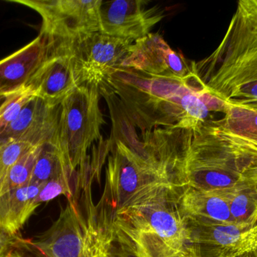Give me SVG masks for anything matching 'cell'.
<instances>
[{"label": "cell", "instance_id": "5bb4252c", "mask_svg": "<svg viewBox=\"0 0 257 257\" xmlns=\"http://www.w3.org/2000/svg\"><path fill=\"white\" fill-rule=\"evenodd\" d=\"M51 40L40 34L25 46L0 60V99L26 87L48 55Z\"/></svg>", "mask_w": 257, "mask_h": 257}, {"label": "cell", "instance_id": "3957f363", "mask_svg": "<svg viewBox=\"0 0 257 257\" xmlns=\"http://www.w3.org/2000/svg\"><path fill=\"white\" fill-rule=\"evenodd\" d=\"M183 187L166 184L119 213L111 223L114 242L136 257H184L187 254Z\"/></svg>", "mask_w": 257, "mask_h": 257}, {"label": "cell", "instance_id": "30bf717a", "mask_svg": "<svg viewBox=\"0 0 257 257\" xmlns=\"http://www.w3.org/2000/svg\"><path fill=\"white\" fill-rule=\"evenodd\" d=\"M99 16L100 33L134 42L149 34L165 15L145 0H115L102 1Z\"/></svg>", "mask_w": 257, "mask_h": 257}, {"label": "cell", "instance_id": "4316f807", "mask_svg": "<svg viewBox=\"0 0 257 257\" xmlns=\"http://www.w3.org/2000/svg\"><path fill=\"white\" fill-rule=\"evenodd\" d=\"M254 1H255V3H256V5L257 6V0H254Z\"/></svg>", "mask_w": 257, "mask_h": 257}, {"label": "cell", "instance_id": "603a6c76", "mask_svg": "<svg viewBox=\"0 0 257 257\" xmlns=\"http://www.w3.org/2000/svg\"><path fill=\"white\" fill-rule=\"evenodd\" d=\"M30 241L21 238L18 234H12L0 227V257H7L19 249H28Z\"/></svg>", "mask_w": 257, "mask_h": 257}, {"label": "cell", "instance_id": "52a82bcc", "mask_svg": "<svg viewBox=\"0 0 257 257\" xmlns=\"http://www.w3.org/2000/svg\"><path fill=\"white\" fill-rule=\"evenodd\" d=\"M36 11L42 19L41 33L48 39L72 42L100 32L102 0H9Z\"/></svg>", "mask_w": 257, "mask_h": 257}, {"label": "cell", "instance_id": "484cf974", "mask_svg": "<svg viewBox=\"0 0 257 257\" xmlns=\"http://www.w3.org/2000/svg\"><path fill=\"white\" fill-rule=\"evenodd\" d=\"M184 257H193V256H192L191 255L188 254V253H187V254L186 255V256Z\"/></svg>", "mask_w": 257, "mask_h": 257}, {"label": "cell", "instance_id": "e0dca14e", "mask_svg": "<svg viewBox=\"0 0 257 257\" xmlns=\"http://www.w3.org/2000/svg\"><path fill=\"white\" fill-rule=\"evenodd\" d=\"M67 172L71 170L66 166L60 149L54 142H48L41 146L30 183L44 185Z\"/></svg>", "mask_w": 257, "mask_h": 257}, {"label": "cell", "instance_id": "2e32d148", "mask_svg": "<svg viewBox=\"0 0 257 257\" xmlns=\"http://www.w3.org/2000/svg\"><path fill=\"white\" fill-rule=\"evenodd\" d=\"M42 186L30 183L0 196V227L18 234L39 206L37 199Z\"/></svg>", "mask_w": 257, "mask_h": 257}, {"label": "cell", "instance_id": "7a4b0ae2", "mask_svg": "<svg viewBox=\"0 0 257 257\" xmlns=\"http://www.w3.org/2000/svg\"><path fill=\"white\" fill-rule=\"evenodd\" d=\"M192 69L206 93L226 108L257 112V6L241 0L215 51Z\"/></svg>", "mask_w": 257, "mask_h": 257}, {"label": "cell", "instance_id": "cb8c5ba5", "mask_svg": "<svg viewBox=\"0 0 257 257\" xmlns=\"http://www.w3.org/2000/svg\"><path fill=\"white\" fill-rule=\"evenodd\" d=\"M112 249V248H111ZM105 257H136L134 255L128 253L126 250H123L121 248V250H119L117 252V250H110L108 254Z\"/></svg>", "mask_w": 257, "mask_h": 257}, {"label": "cell", "instance_id": "5b68a950", "mask_svg": "<svg viewBox=\"0 0 257 257\" xmlns=\"http://www.w3.org/2000/svg\"><path fill=\"white\" fill-rule=\"evenodd\" d=\"M85 217L73 196L54 224L36 241H30L42 257H105L112 248V236L99 224L96 206L88 201Z\"/></svg>", "mask_w": 257, "mask_h": 257}, {"label": "cell", "instance_id": "8992f818", "mask_svg": "<svg viewBox=\"0 0 257 257\" xmlns=\"http://www.w3.org/2000/svg\"><path fill=\"white\" fill-rule=\"evenodd\" d=\"M99 88L78 86L60 104L55 143L68 168L76 172L87 161V150L101 140L105 123L99 106Z\"/></svg>", "mask_w": 257, "mask_h": 257}, {"label": "cell", "instance_id": "9c48e42d", "mask_svg": "<svg viewBox=\"0 0 257 257\" xmlns=\"http://www.w3.org/2000/svg\"><path fill=\"white\" fill-rule=\"evenodd\" d=\"M133 42L98 32L69 42L74 73L78 86L103 84L123 67Z\"/></svg>", "mask_w": 257, "mask_h": 257}, {"label": "cell", "instance_id": "44dd1931", "mask_svg": "<svg viewBox=\"0 0 257 257\" xmlns=\"http://www.w3.org/2000/svg\"><path fill=\"white\" fill-rule=\"evenodd\" d=\"M33 147L34 146L22 140H9L0 145V186L11 167Z\"/></svg>", "mask_w": 257, "mask_h": 257}, {"label": "cell", "instance_id": "9a60e30c", "mask_svg": "<svg viewBox=\"0 0 257 257\" xmlns=\"http://www.w3.org/2000/svg\"><path fill=\"white\" fill-rule=\"evenodd\" d=\"M232 190L205 191L184 187L180 197L181 208L186 215L205 221L234 223L229 207Z\"/></svg>", "mask_w": 257, "mask_h": 257}, {"label": "cell", "instance_id": "4fadbf2b", "mask_svg": "<svg viewBox=\"0 0 257 257\" xmlns=\"http://www.w3.org/2000/svg\"><path fill=\"white\" fill-rule=\"evenodd\" d=\"M59 116L60 105H50L34 96L17 119L0 132V145L9 140H22L34 146L55 143Z\"/></svg>", "mask_w": 257, "mask_h": 257}, {"label": "cell", "instance_id": "d4e9b609", "mask_svg": "<svg viewBox=\"0 0 257 257\" xmlns=\"http://www.w3.org/2000/svg\"><path fill=\"white\" fill-rule=\"evenodd\" d=\"M21 250V249L15 250V251L12 252V253H10V254H9L7 257H30L24 255V253H23L22 252H21V250Z\"/></svg>", "mask_w": 257, "mask_h": 257}, {"label": "cell", "instance_id": "277c9868", "mask_svg": "<svg viewBox=\"0 0 257 257\" xmlns=\"http://www.w3.org/2000/svg\"><path fill=\"white\" fill-rule=\"evenodd\" d=\"M169 184L141 142L136 140L128 144L117 140L108 156L103 195L96 206L99 224L111 235V223L117 214Z\"/></svg>", "mask_w": 257, "mask_h": 257}, {"label": "cell", "instance_id": "6da1fadb", "mask_svg": "<svg viewBox=\"0 0 257 257\" xmlns=\"http://www.w3.org/2000/svg\"><path fill=\"white\" fill-rule=\"evenodd\" d=\"M99 90L115 98L126 120L142 133L156 128L195 131L208 122L211 112L225 110L221 101L204 91L193 69L182 78L121 67Z\"/></svg>", "mask_w": 257, "mask_h": 257}, {"label": "cell", "instance_id": "8fae6325", "mask_svg": "<svg viewBox=\"0 0 257 257\" xmlns=\"http://www.w3.org/2000/svg\"><path fill=\"white\" fill-rule=\"evenodd\" d=\"M51 40L46 58L25 88L33 96L59 106L77 87L69 42Z\"/></svg>", "mask_w": 257, "mask_h": 257}, {"label": "cell", "instance_id": "7c38bea8", "mask_svg": "<svg viewBox=\"0 0 257 257\" xmlns=\"http://www.w3.org/2000/svg\"><path fill=\"white\" fill-rule=\"evenodd\" d=\"M123 67L154 75L186 77L192 72L184 56L174 51L159 33H150L132 44Z\"/></svg>", "mask_w": 257, "mask_h": 257}, {"label": "cell", "instance_id": "d6986e66", "mask_svg": "<svg viewBox=\"0 0 257 257\" xmlns=\"http://www.w3.org/2000/svg\"><path fill=\"white\" fill-rule=\"evenodd\" d=\"M41 146H34L11 167L0 186V196L7 192L30 184Z\"/></svg>", "mask_w": 257, "mask_h": 257}, {"label": "cell", "instance_id": "7402d4cb", "mask_svg": "<svg viewBox=\"0 0 257 257\" xmlns=\"http://www.w3.org/2000/svg\"><path fill=\"white\" fill-rule=\"evenodd\" d=\"M75 174L71 172H66L44 184L38 196L39 205L49 202L61 195H64L68 198L72 197L73 192L71 188V181Z\"/></svg>", "mask_w": 257, "mask_h": 257}, {"label": "cell", "instance_id": "ffe728a7", "mask_svg": "<svg viewBox=\"0 0 257 257\" xmlns=\"http://www.w3.org/2000/svg\"><path fill=\"white\" fill-rule=\"evenodd\" d=\"M27 88L17 93L3 98L0 103V132L4 131L17 119L26 104L33 98Z\"/></svg>", "mask_w": 257, "mask_h": 257}, {"label": "cell", "instance_id": "ac0fdd59", "mask_svg": "<svg viewBox=\"0 0 257 257\" xmlns=\"http://www.w3.org/2000/svg\"><path fill=\"white\" fill-rule=\"evenodd\" d=\"M229 207L234 223L257 225V186L247 185L232 189Z\"/></svg>", "mask_w": 257, "mask_h": 257}, {"label": "cell", "instance_id": "ba28073f", "mask_svg": "<svg viewBox=\"0 0 257 257\" xmlns=\"http://www.w3.org/2000/svg\"><path fill=\"white\" fill-rule=\"evenodd\" d=\"M185 215L187 253L193 257H240L257 250V228L215 223Z\"/></svg>", "mask_w": 257, "mask_h": 257}]
</instances>
